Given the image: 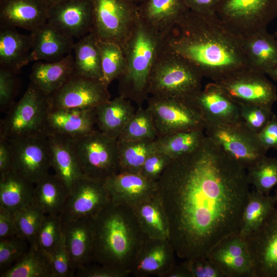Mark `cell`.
<instances>
[{
    "instance_id": "1",
    "label": "cell",
    "mask_w": 277,
    "mask_h": 277,
    "mask_svg": "<svg viewBox=\"0 0 277 277\" xmlns=\"http://www.w3.org/2000/svg\"><path fill=\"white\" fill-rule=\"evenodd\" d=\"M246 169L206 136L193 151L172 159L156 181L176 255L207 257L239 234L250 190Z\"/></svg>"
},
{
    "instance_id": "2",
    "label": "cell",
    "mask_w": 277,
    "mask_h": 277,
    "mask_svg": "<svg viewBox=\"0 0 277 277\" xmlns=\"http://www.w3.org/2000/svg\"><path fill=\"white\" fill-rule=\"evenodd\" d=\"M163 44L214 82L248 68L244 38L216 13L189 10L163 37Z\"/></svg>"
},
{
    "instance_id": "3",
    "label": "cell",
    "mask_w": 277,
    "mask_h": 277,
    "mask_svg": "<svg viewBox=\"0 0 277 277\" xmlns=\"http://www.w3.org/2000/svg\"><path fill=\"white\" fill-rule=\"evenodd\" d=\"M93 261L130 274L147 238L133 208L111 201L93 217Z\"/></svg>"
},
{
    "instance_id": "4",
    "label": "cell",
    "mask_w": 277,
    "mask_h": 277,
    "mask_svg": "<svg viewBox=\"0 0 277 277\" xmlns=\"http://www.w3.org/2000/svg\"><path fill=\"white\" fill-rule=\"evenodd\" d=\"M163 41V37L153 32L139 18L122 47L125 68L117 80L119 95L139 106L148 100L151 70Z\"/></svg>"
},
{
    "instance_id": "5",
    "label": "cell",
    "mask_w": 277,
    "mask_h": 277,
    "mask_svg": "<svg viewBox=\"0 0 277 277\" xmlns=\"http://www.w3.org/2000/svg\"><path fill=\"white\" fill-rule=\"evenodd\" d=\"M203 77L194 65L166 48L163 41L151 70L149 93L159 97L189 99L202 89Z\"/></svg>"
},
{
    "instance_id": "6",
    "label": "cell",
    "mask_w": 277,
    "mask_h": 277,
    "mask_svg": "<svg viewBox=\"0 0 277 277\" xmlns=\"http://www.w3.org/2000/svg\"><path fill=\"white\" fill-rule=\"evenodd\" d=\"M49 96L30 83L23 95L1 121L0 138L13 139L46 134L50 110Z\"/></svg>"
},
{
    "instance_id": "7",
    "label": "cell",
    "mask_w": 277,
    "mask_h": 277,
    "mask_svg": "<svg viewBox=\"0 0 277 277\" xmlns=\"http://www.w3.org/2000/svg\"><path fill=\"white\" fill-rule=\"evenodd\" d=\"M71 140L83 176L104 182L119 172L117 140L96 129Z\"/></svg>"
},
{
    "instance_id": "8",
    "label": "cell",
    "mask_w": 277,
    "mask_h": 277,
    "mask_svg": "<svg viewBox=\"0 0 277 277\" xmlns=\"http://www.w3.org/2000/svg\"><path fill=\"white\" fill-rule=\"evenodd\" d=\"M91 33L98 41L123 47L134 30L139 14L138 5L129 0H91Z\"/></svg>"
},
{
    "instance_id": "9",
    "label": "cell",
    "mask_w": 277,
    "mask_h": 277,
    "mask_svg": "<svg viewBox=\"0 0 277 277\" xmlns=\"http://www.w3.org/2000/svg\"><path fill=\"white\" fill-rule=\"evenodd\" d=\"M216 13L244 38L267 29L277 15V0H220Z\"/></svg>"
},
{
    "instance_id": "10",
    "label": "cell",
    "mask_w": 277,
    "mask_h": 277,
    "mask_svg": "<svg viewBox=\"0 0 277 277\" xmlns=\"http://www.w3.org/2000/svg\"><path fill=\"white\" fill-rule=\"evenodd\" d=\"M157 138L173 133L205 129V123L199 109L192 100L182 98H148Z\"/></svg>"
},
{
    "instance_id": "11",
    "label": "cell",
    "mask_w": 277,
    "mask_h": 277,
    "mask_svg": "<svg viewBox=\"0 0 277 277\" xmlns=\"http://www.w3.org/2000/svg\"><path fill=\"white\" fill-rule=\"evenodd\" d=\"M207 136L213 140L228 156L246 170L266 155L257 134L241 121L228 124H206Z\"/></svg>"
},
{
    "instance_id": "12",
    "label": "cell",
    "mask_w": 277,
    "mask_h": 277,
    "mask_svg": "<svg viewBox=\"0 0 277 277\" xmlns=\"http://www.w3.org/2000/svg\"><path fill=\"white\" fill-rule=\"evenodd\" d=\"M6 140L12 151L11 171L34 184L49 173L51 167L46 134Z\"/></svg>"
},
{
    "instance_id": "13",
    "label": "cell",
    "mask_w": 277,
    "mask_h": 277,
    "mask_svg": "<svg viewBox=\"0 0 277 277\" xmlns=\"http://www.w3.org/2000/svg\"><path fill=\"white\" fill-rule=\"evenodd\" d=\"M215 83L239 105L252 104L272 107L277 100L275 85L265 74L249 68Z\"/></svg>"
},
{
    "instance_id": "14",
    "label": "cell",
    "mask_w": 277,
    "mask_h": 277,
    "mask_svg": "<svg viewBox=\"0 0 277 277\" xmlns=\"http://www.w3.org/2000/svg\"><path fill=\"white\" fill-rule=\"evenodd\" d=\"M110 97L108 87L101 80L73 75L49 97L50 110L94 109Z\"/></svg>"
},
{
    "instance_id": "15",
    "label": "cell",
    "mask_w": 277,
    "mask_h": 277,
    "mask_svg": "<svg viewBox=\"0 0 277 277\" xmlns=\"http://www.w3.org/2000/svg\"><path fill=\"white\" fill-rule=\"evenodd\" d=\"M110 202L104 182L83 176L69 191L59 217L62 222L93 218Z\"/></svg>"
},
{
    "instance_id": "16",
    "label": "cell",
    "mask_w": 277,
    "mask_h": 277,
    "mask_svg": "<svg viewBox=\"0 0 277 277\" xmlns=\"http://www.w3.org/2000/svg\"><path fill=\"white\" fill-rule=\"evenodd\" d=\"M243 238L253 260L254 277H277V207Z\"/></svg>"
},
{
    "instance_id": "17",
    "label": "cell",
    "mask_w": 277,
    "mask_h": 277,
    "mask_svg": "<svg viewBox=\"0 0 277 277\" xmlns=\"http://www.w3.org/2000/svg\"><path fill=\"white\" fill-rule=\"evenodd\" d=\"M47 21L67 35L79 39L92 30L91 0H65L51 5Z\"/></svg>"
},
{
    "instance_id": "18",
    "label": "cell",
    "mask_w": 277,
    "mask_h": 277,
    "mask_svg": "<svg viewBox=\"0 0 277 277\" xmlns=\"http://www.w3.org/2000/svg\"><path fill=\"white\" fill-rule=\"evenodd\" d=\"M207 257L224 277H254L252 256L245 239L239 234L223 240Z\"/></svg>"
},
{
    "instance_id": "19",
    "label": "cell",
    "mask_w": 277,
    "mask_h": 277,
    "mask_svg": "<svg viewBox=\"0 0 277 277\" xmlns=\"http://www.w3.org/2000/svg\"><path fill=\"white\" fill-rule=\"evenodd\" d=\"M201 111L205 125L240 121L239 106L215 82L207 84L190 98Z\"/></svg>"
},
{
    "instance_id": "20",
    "label": "cell",
    "mask_w": 277,
    "mask_h": 277,
    "mask_svg": "<svg viewBox=\"0 0 277 277\" xmlns=\"http://www.w3.org/2000/svg\"><path fill=\"white\" fill-rule=\"evenodd\" d=\"M45 0H0V28H19L30 32L47 21Z\"/></svg>"
},
{
    "instance_id": "21",
    "label": "cell",
    "mask_w": 277,
    "mask_h": 277,
    "mask_svg": "<svg viewBox=\"0 0 277 277\" xmlns=\"http://www.w3.org/2000/svg\"><path fill=\"white\" fill-rule=\"evenodd\" d=\"M111 201L132 208L156 194V182L141 173L118 172L104 181Z\"/></svg>"
},
{
    "instance_id": "22",
    "label": "cell",
    "mask_w": 277,
    "mask_h": 277,
    "mask_svg": "<svg viewBox=\"0 0 277 277\" xmlns=\"http://www.w3.org/2000/svg\"><path fill=\"white\" fill-rule=\"evenodd\" d=\"M174 249L168 239L145 240L131 269L137 277H164L175 265Z\"/></svg>"
},
{
    "instance_id": "23",
    "label": "cell",
    "mask_w": 277,
    "mask_h": 277,
    "mask_svg": "<svg viewBox=\"0 0 277 277\" xmlns=\"http://www.w3.org/2000/svg\"><path fill=\"white\" fill-rule=\"evenodd\" d=\"M62 230L74 273L77 269L93 261V218L62 222Z\"/></svg>"
},
{
    "instance_id": "24",
    "label": "cell",
    "mask_w": 277,
    "mask_h": 277,
    "mask_svg": "<svg viewBox=\"0 0 277 277\" xmlns=\"http://www.w3.org/2000/svg\"><path fill=\"white\" fill-rule=\"evenodd\" d=\"M138 10L141 21L163 37L189 11L183 0H145Z\"/></svg>"
},
{
    "instance_id": "25",
    "label": "cell",
    "mask_w": 277,
    "mask_h": 277,
    "mask_svg": "<svg viewBox=\"0 0 277 277\" xmlns=\"http://www.w3.org/2000/svg\"><path fill=\"white\" fill-rule=\"evenodd\" d=\"M95 126V108L50 109L45 133L75 138L93 132L96 129Z\"/></svg>"
},
{
    "instance_id": "26",
    "label": "cell",
    "mask_w": 277,
    "mask_h": 277,
    "mask_svg": "<svg viewBox=\"0 0 277 277\" xmlns=\"http://www.w3.org/2000/svg\"><path fill=\"white\" fill-rule=\"evenodd\" d=\"M33 48L30 62H55L73 50L74 38L64 34L47 21L30 32Z\"/></svg>"
},
{
    "instance_id": "27",
    "label": "cell",
    "mask_w": 277,
    "mask_h": 277,
    "mask_svg": "<svg viewBox=\"0 0 277 277\" xmlns=\"http://www.w3.org/2000/svg\"><path fill=\"white\" fill-rule=\"evenodd\" d=\"M51 167L54 174L70 191L83 176L71 138L56 134H46Z\"/></svg>"
},
{
    "instance_id": "28",
    "label": "cell",
    "mask_w": 277,
    "mask_h": 277,
    "mask_svg": "<svg viewBox=\"0 0 277 277\" xmlns=\"http://www.w3.org/2000/svg\"><path fill=\"white\" fill-rule=\"evenodd\" d=\"M72 52L55 62H35L29 75L30 83L50 96L74 75Z\"/></svg>"
},
{
    "instance_id": "29",
    "label": "cell",
    "mask_w": 277,
    "mask_h": 277,
    "mask_svg": "<svg viewBox=\"0 0 277 277\" xmlns=\"http://www.w3.org/2000/svg\"><path fill=\"white\" fill-rule=\"evenodd\" d=\"M0 28V67L17 73L30 63L32 36L20 33L16 28Z\"/></svg>"
},
{
    "instance_id": "30",
    "label": "cell",
    "mask_w": 277,
    "mask_h": 277,
    "mask_svg": "<svg viewBox=\"0 0 277 277\" xmlns=\"http://www.w3.org/2000/svg\"><path fill=\"white\" fill-rule=\"evenodd\" d=\"M135 111L131 101L125 97L118 95L110 99L95 108L97 130L117 140Z\"/></svg>"
},
{
    "instance_id": "31",
    "label": "cell",
    "mask_w": 277,
    "mask_h": 277,
    "mask_svg": "<svg viewBox=\"0 0 277 277\" xmlns=\"http://www.w3.org/2000/svg\"><path fill=\"white\" fill-rule=\"evenodd\" d=\"M244 49L251 70L266 75L277 65V41L267 29L244 38Z\"/></svg>"
},
{
    "instance_id": "32",
    "label": "cell",
    "mask_w": 277,
    "mask_h": 277,
    "mask_svg": "<svg viewBox=\"0 0 277 277\" xmlns=\"http://www.w3.org/2000/svg\"><path fill=\"white\" fill-rule=\"evenodd\" d=\"M145 236L150 239H169L166 215L156 194L132 207Z\"/></svg>"
},
{
    "instance_id": "33",
    "label": "cell",
    "mask_w": 277,
    "mask_h": 277,
    "mask_svg": "<svg viewBox=\"0 0 277 277\" xmlns=\"http://www.w3.org/2000/svg\"><path fill=\"white\" fill-rule=\"evenodd\" d=\"M34 184L10 170L0 176V206L11 213L33 203Z\"/></svg>"
},
{
    "instance_id": "34",
    "label": "cell",
    "mask_w": 277,
    "mask_h": 277,
    "mask_svg": "<svg viewBox=\"0 0 277 277\" xmlns=\"http://www.w3.org/2000/svg\"><path fill=\"white\" fill-rule=\"evenodd\" d=\"M72 54L74 75L101 80L102 72L98 40L92 33L74 43Z\"/></svg>"
},
{
    "instance_id": "35",
    "label": "cell",
    "mask_w": 277,
    "mask_h": 277,
    "mask_svg": "<svg viewBox=\"0 0 277 277\" xmlns=\"http://www.w3.org/2000/svg\"><path fill=\"white\" fill-rule=\"evenodd\" d=\"M69 191L54 174H48L34 184L33 203L46 215L59 216Z\"/></svg>"
},
{
    "instance_id": "36",
    "label": "cell",
    "mask_w": 277,
    "mask_h": 277,
    "mask_svg": "<svg viewBox=\"0 0 277 277\" xmlns=\"http://www.w3.org/2000/svg\"><path fill=\"white\" fill-rule=\"evenodd\" d=\"M275 207V195L250 191L241 216L239 235L244 238L256 230Z\"/></svg>"
},
{
    "instance_id": "37",
    "label": "cell",
    "mask_w": 277,
    "mask_h": 277,
    "mask_svg": "<svg viewBox=\"0 0 277 277\" xmlns=\"http://www.w3.org/2000/svg\"><path fill=\"white\" fill-rule=\"evenodd\" d=\"M1 277H53L48 254L35 245L12 266L1 272Z\"/></svg>"
},
{
    "instance_id": "38",
    "label": "cell",
    "mask_w": 277,
    "mask_h": 277,
    "mask_svg": "<svg viewBox=\"0 0 277 277\" xmlns=\"http://www.w3.org/2000/svg\"><path fill=\"white\" fill-rule=\"evenodd\" d=\"M117 141L119 172L140 173L146 160L157 151L156 140Z\"/></svg>"
},
{
    "instance_id": "39",
    "label": "cell",
    "mask_w": 277,
    "mask_h": 277,
    "mask_svg": "<svg viewBox=\"0 0 277 277\" xmlns=\"http://www.w3.org/2000/svg\"><path fill=\"white\" fill-rule=\"evenodd\" d=\"M206 136L205 129H199L158 137L157 151L171 159L178 157L195 150Z\"/></svg>"
},
{
    "instance_id": "40",
    "label": "cell",
    "mask_w": 277,
    "mask_h": 277,
    "mask_svg": "<svg viewBox=\"0 0 277 277\" xmlns=\"http://www.w3.org/2000/svg\"><path fill=\"white\" fill-rule=\"evenodd\" d=\"M157 131L149 109L139 106L117 139L121 141L154 140Z\"/></svg>"
},
{
    "instance_id": "41",
    "label": "cell",
    "mask_w": 277,
    "mask_h": 277,
    "mask_svg": "<svg viewBox=\"0 0 277 277\" xmlns=\"http://www.w3.org/2000/svg\"><path fill=\"white\" fill-rule=\"evenodd\" d=\"M102 77L101 81L107 87L123 73L125 58L122 48L113 43L98 40Z\"/></svg>"
},
{
    "instance_id": "42",
    "label": "cell",
    "mask_w": 277,
    "mask_h": 277,
    "mask_svg": "<svg viewBox=\"0 0 277 277\" xmlns=\"http://www.w3.org/2000/svg\"><path fill=\"white\" fill-rule=\"evenodd\" d=\"M246 171L249 184L260 193L269 195L271 190L277 185V158L265 155Z\"/></svg>"
},
{
    "instance_id": "43",
    "label": "cell",
    "mask_w": 277,
    "mask_h": 277,
    "mask_svg": "<svg viewBox=\"0 0 277 277\" xmlns=\"http://www.w3.org/2000/svg\"><path fill=\"white\" fill-rule=\"evenodd\" d=\"M45 214L34 203L13 213L18 235L30 244H34Z\"/></svg>"
},
{
    "instance_id": "44",
    "label": "cell",
    "mask_w": 277,
    "mask_h": 277,
    "mask_svg": "<svg viewBox=\"0 0 277 277\" xmlns=\"http://www.w3.org/2000/svg\"><path fill=\"white\" fill-rule=\"evenodd\" d=\"M63 239L62 222L59 216L46 214L33 244L48 255Z\"/></svg>"
},
{
    "instance_id": "45",
    "label": "cell",
    "mask_w": 277,
    "mask_h": 277,
    "mask_svg": "<svg viewBox=\"0 0 277 277\" xmlns=\"http://www.w3.org/2000/svg\"><path fill=\"white\" fill-rule=\"evenodd\" d=\"M239 106L240 121L256 134L265 127L274 114L272 107L252 104Z\"/></svg>"
},
{
    "instance_id": "46",
    "label": "cell",
    "mask_w": 277,
    "mask_h": 277,
    "mask_svg": "<svg viewBox=\"0 0 277 277\" xmlns=\"http://www.w3.org/2000/svg\"><path fill=\"white\" fill-rule=\"evenodd\" d=\"M29 243L19 235L0 240V270L3 272L16 263L29 250Z\"/></svg>"
},
{
    "instance_id": "47",
    "label": "cell",
    "mask_w": 277,
    "mask_h": 277,
    "mask_svg": "<svg viewBox=\"0 0 277 277\" xmlns=\"http://www.w3.org/2000/svg\"><path fill=\"white\" fill-rule=\"evenodd\" d=\"M53 277H69L73 275L71 259L66 248L64 237L62 241L48 254Z\"/></svg>"
},
{
    "instance_id": "48",
    "label": "cell",
    "mask_w": 277,
    "mask_h": 277,
    "mask_svg": "<svg viewBox=\"0 0 277 277\" xmlns=\"http://www.w3.org/2000/svg\"><path fill=\"white\" fill-rule=\"evenodd\" d=\"M17 73L0 67V108L2 111H7L13 102L17 89Z\"/></svg>"
},
{
    "instance_id": "49",
    "label": "cell",
    "mask_w": 277,
    "mask_h": 277,
    "mask_svg": "<svg viewBox=\"0 0 277 277\" xmlns=\"http://www.w3.org/2000/svg\"><path fill=\"white\" fill-rule=\"evenodd\" d=\"M171 159L168 155L156 151L146 160L140 173L149 180L156 182Z\"/></svg>"
},
{
    "instance_id": "50",
    "label": "cell",
    "mask_w": 277,
    "mask_h": 277,
    "mask_svg": "<svg viewBox=\"0 0 277 277\" xmlns=\"http://www.w3.org/2000/svg\"><path fill=\"white\" fill-rule=\"evenodd\" d=\"M182 264L191 277H224L220 269L208 257L186 260Z\"/></svg>"
},
{
    "instance_id": "51",
    "label": "cell",
    "mask_w": 277,
    "mask_h": 277,
    "mask_svg": "<svg viewBox=\"0 0 277 277\" xmlns=\"http://www.w3.org/2000/svg\"><path fill=\"white\" fill-rule=\"evenodd\" d=\"M75 276L79 277H125L129 273L105 266H84L77 269Z\"/></svg>"
},
{
    "instance_id": "52",
    "label": "cell",
    "mask_w": 277,
    "mask_h": 277,
    "mask_svg": "<svg viewBox=\"0 0 277 277\" xmlns=\"http://www.w3.org/2000/svg\"><path fill=\"white\" fill-rule=\"evenodd\" d=\"M257 135L260 143L267 151L270 148L277 149V116L274 113Z\"/></svg>"
},
{
    "instance_id": "53",
    "label": "cell",
    "mask_w": 277,
    "mask_h": 277,
    "mask_svg": "<svg viewBox=\"0 0 277 277\" xmlns=\"http://www.w3.org/2000/svg\"><path fill=\"white\" fill-rule=\"evenodd\" d=\"M18 235V230L13 214L0 206V240Z\"/></svg>"
},
{
    "instance_id": "54",
    "label": "cell",
    "mask_w": 277,
    "mask_h": 277,
    "mask_svg": "<svg viewBox=\"0 0 277 277\" xmlns=\"http://www.w3.org/2000/svg\"><path fill=\"white\" fill-rule=\"evenodd\" d=\"M189 10L199 13H216L220 0H183Z\"/></svg>"
},
{
    "instance_id": "55",
    "label": "cell",
    "mask_w": 277,
    "mask_h": 277,
    "mask_svg": "<svg viewBox=\"0 0 277 277\" xmlns=\"http://www.w3.org/2000/svg\"><path fill=\"white\" fill-rule=\"evenodd\" d=\"M12 155L8 141L0 138V176L11 170Z\"/></svg>"
},
{
    "instance_id": "56",
    "label": "cell",
    "mask_w": 277,
    "mask_h": 277,
    "mask_svg": "<svg viewBox=\"0 0 277 277\" xmlns=\"http://www.w3.org/2000/svg\"><path fill=\"white\" fill-rule=\"evenodd\" d=\"M164 277H191L190 274L186 268L182 263L176 265L167 273Z\"/></svg>"
},
{
    "instance_id": "57",
    "label": "cell",
    "mask_w": 277,
    "mask_h": 277,
    "mask_svg": "<svg viewBox=\"0 0 277 277\" xmlns=\"http://www.w3.org/2000/svg\"><path fill=\"white\" fill-rule=\"evenodd\" d=\"M272 80L277 82V65L270 70L267 74Z\"/></svg>"
},
{
    "instance_id": "58",
    "label": "cell",
    "mask_w": 277,
    "mask_h": 277,
    "mask_svg": "<svg viewBox=\"0 0 277 277\" xmlns=\"http://www.w3.org/2000/svg\"><path fill=\"white\" fill-rule=\"evenodd\" d=\"M46 2L50 6L55 3L65 1V0H45Z\"/></svg>"
},
{
    "instance_id": "59",
    "label": "cell",
    "mask_w": 277,
    "mask_h": 277,
    "mask_svg": "<svg viewBox=\"0 0 277 277\" xmlns=\"http://www.w3.org/2000/svg\"><path fill=\"white\" fill-rule=\"evenodd\" d=\"M131 2H132L133 3L137 4V5H138L142 3H143V2H144L145 0H129Z\"/></svg>"
},
{
    "instance_id": "60",
    "label": "cell",
    "mask_w": 277,
    "mask_h": 277,
    "mask_svg": "<svg viewBox=\"0 0 277 277\" xmlns=\"http://www.w3.org/2000/svg\"><path fill=\"white\" fill-rule=\"evenodd\" d=\"M273 36H274L276 41H277V30H276V31L274 33V34H273Z\"/></svg>"
},
{
    "instance_id": "61",
    "label": "cell",
    "mask_w": 277,
    "mask_h": 277,
    "mask_svg": "<svg viewBox=\"0 0 277 277\" xmlns=\"http://www.w3.org/2000/svg\"><path fill=\"white\" fill-rule=\"evenodd\" d=\"M275 197H276V207H277V190H276V194H275Z\"/></svg>"
}]
</instances>
